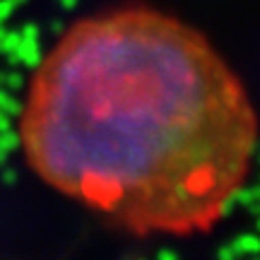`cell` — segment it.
<instances>
[{"mask_svg": "<svg viewBox=\"0 0 260 260\" xmlns=\"http://www.w3.org/2000/svg\"><path fill=\"white\" fill-rule=\"evenodd\" d=\"M258 138L251 96L210 39L147 5L65 29L17 118L24 161L48 188L140 239L217 226Z\"/></svg>", "mask_w": 260, "mask_h": 260, "instance_id": "6da1fadb", "label": "cell"}, {"mask_svg": "<svg viewBox=\"0 0 260 260\" xmlns=\"http://www.w3.org/2000/svg\"><path fill=\"white\" fill-rule=\"evenodd\" d=\"M229 246H232V251L236 253V255L258 258L260 255V234H241V236H236Z\"/></svg>", "mask_w": 260, "mask_h": 260, "instance_id": "7a4b0ae2", "label": "cell"}, {"mask_svg": "<svg viewBox=\"0 0 260 260\" xmlns=\"http://www.w3.org/2000/svg\"><path fill=\"white\" fill-rule=\"evenodd\" d=\"M154 260H181V258H178L176 251H171V248H161V251L154 255Z\"/></svg>", "mask_w": 260, "mask_h": 260, "instance_id": "3957f363", "label": "cell"}, {"mask_svg": "<svg viewBox=\"0 0 260 260\" xmlns=\"http://www.w3.org/2000/svg\"><path fill=\"white\" fill-rule=\"evenodd\" d=\"M239 255L232 251V246H222L219 248V253H217V260H236Z\"/></svg>", "mask_w": 260, "mask_h": 260, "instance_id": "277c9868", "label": "cell"}, {"mask_svg": "<svg viewBox=\"0 0 260 260\" xmlns=\"http://www.w3.org/2000/svg\"><path fill=\"white\" fill-rule=\"evenodd\" d=\"M255 159H260V138H258V147H255Z\"/></svg>", "mask_w": 260, "mask_h": 260, "instance_id": "5b68a950", "label": "cell"}, {"mask_svg": "<svg viewBox=\"0 0 260 260\" xmlns=\"http://www.w3.org/2000/svg\"><path fill=\"white\" fill-rule=\"evenodd\" d=\"M255 226H258V232H260V214H258V222H255Z\"/></svg>", "mask_w": 260, "mask_h": 260, "instance_id": "8992f818", "label": "cell"}, {"mask_svg": "<svg viewBox=\"0 0 260 260\" xmlns=\"http://www.w3.org/2000/svg\"><path fill=\"white\" fill-rule=\"evenodd\" d=\"M253 260H255V258H253Z\"/></svg>", "mask_w": 260, "mask_h": 260, "instance_id": "52a82bcc", "label": "cell"}]
</instances>
